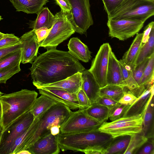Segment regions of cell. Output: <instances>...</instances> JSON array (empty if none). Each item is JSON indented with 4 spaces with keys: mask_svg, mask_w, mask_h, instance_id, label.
<instances>
[{
    "mask_svg": "<svg viewBox=\"0 0 154 154\" xmlns=\"http://www.w3.org/2000/svg\"><path fill=\"white\" fill-rule=\"evenodd\" d=\"M153 96H152L147 106L143 119L141 132L148 139L154 138Z\"/></svg>",
    "mask_w": 154,
    "mask_h": 154,
    "instance_id": "26",
    "label": "cell"
},
{
    "mask_svg": "<svg viewBox=\"0 0 154 154\" xmlns=\"http://www.w3.org/2000/svg\"><path fill=\"white\" fill-rule=\"evenodd\" d=\"M107 15L112 11L123 0H102Z\"/></svg>",
    "mask_w": 154,
    "mask_h": 154,
    "instance_id": "41",
    "label": "cell"
},
{
    "mask_svg": "<svg viewBox=\"0 0 154 154\" xmlns=\"http://www.w3.org/2000/svg\"><path fill=\"white\" fill-rule=\"evenodd\" d=\"M148 139L141 131L131 136L128 146L124 154H136Z\"/></svg>",
    "mask_w": 154,
    "mask_h": 154,
    "instance_id": "33",
    "label": "cell"
},
{
    "mask_svg": "<svg viewBox=\"0 0 154 154\" xmlns=\"http://www.w3.org/2000/svg\"><path fill=\"white\" fill-rule=\"evenodd\" d=\"M60 128L57 125L52 126L50 129L51 134L54 135H58L60 132Z\"/></svg>",
    "mask_w": 154,
    "mask_h": 154,
    "instance_id": "48",
    "label": "cell"
},
{
    "mask_svg": "<svg viewBox=\"0 0 154 154\" xmlns=\"http://www.w3.org/2000/svg\"><path fill=\"white\" fill-rule=\"evenodd\" d=\"M143 33H137L129 48L120 60L132 69L135 66L136 61L142 45Z\"/></svg>",
    "mask_w": 154,
    "mask_h": 154,
    "instance_id": "24",
    "label": "cell"
},
{
    "mask_svg": "<svg viewBox=\"0 0 154 154\" xmlns=\"http://www.w3.org/2000/svg\"><path fill=\"white\" fill-rule=\"evenodd\" d=\"M30 110L25 113L11 123L0 134V154H9L15 140L26 131L34 120Z\"/></svg>",
    "mask_w": 154,
    "mask_h": 154,
    "instance_id": "8",
    "label": "cell"
},
{
    "mask_svg": "<svg viewBox=\"0 0 154 154\" xmlns=\"http://www.w3.org/2000/svg\"><path fill=\"white\" fill-rule=\"evenodd\" d=\"M3 19V18H2V17L1 16H0V21L2 20V19Z\"/></svg>",
    "mask_w": 154,
    "mask_h": 154,
    "instance_id": "54",
    "label": "cell"
},
{
    "mask_svg": "<svg viewBox=\"0 0 154 154\" xmlns=\"http://www.w3.org/2000/svg\"><path fill=\"white\" fill-rule=\"evenodd\" d=\"M69 53L75 58L85 63L92 57L91 52L88 46L77 37H73L68 44Z\"/></svg>",
    "mask_w": 154,
    "mask_h": 154,
    "instance_id": "21",
    "label": "cell"
},
{
    "mask_svg": "<svg viewBox=\"0 0 154 154\" xmlns=\"http://www.w3.org/2000/svg\"><path fill=\"white\" fill-rule=\"evenodd\" d=\"M71 7L69 12H65L75 32L85 34L94 23L90 11V0H68Z\"/></svg>",
    "mask_w": 154,
    "mask_h": 154,
    "instance_id": "9",
    "label": "cell"
},
{
    "mask_svg": "<svg viewBox=\"0 0 154 154\" xmlns=\"http://www.w3.org/2000/svg\"><path fill=\"white\" fill-rule=\"evenodd\" d=\"M72 112L68 107L59 103L53 106L39 118L37 128L30 140L28 148L38 139L50 133L52 126L60 128Z\"/></svg>",
    "mask_w": 154,
    "mask_h": 154,
    "instance_id": "5",
    "label": "cell"
},
{
    "mask_svg": "<svg viewBox=\"0 0 154 154\" xmlns=\"http://www.w3.org/2000/svg\"><path fill=\"white\" fill-rule=\"evenodd\" d=\"M154 26V22L152 21L149 23L145 28L143 32L142 39V44L147 42L149 38V35L152 27Z\"/></svg>",
    "mask_w": 154,
    "mask_h": 154,
    "instance_id": "45",
    "label": "cell"
},
{
    "mask_svg": "<svg viewBox=\"0 0 154 154\" xmlns=\"http://www.w3.org/2000/svg\"><path fill=\"white\" fill-rule=\"evenodd\" d=\"M58 135L47 134L38 139L27 150L31 154H58L60 150Z\"/></svg>",
    "mask_w": 154,
    "mask_h": 154,
    "instance_id": "15",
    "label": "cell"
},
{
    "mask_svg": "<svg viewBox=\"0 0 154 154\" xmlns=\"http://www.w3.org/2000/svg\"><path fill=\"white\" fill-rule=\"evenodd\" d=\"M154 15V0H123L108 19H134L145 21Z\"/></svg>",
    "mask_w": 154,
    "mask_h": 154,
    "instance_id": "4",
    "label": "cell"
},
{
    "mask_svg": "<svg viewBox=\"0 0 154 154\" xmlns=\"http://www.w3.org/2000/svg\"><path fill=\"white\" fill-rule=\"evenodd\" d=\"M38 89L41 94L47 96L57 102L65 105L70 109H85L79 103L76 94L62 90L48 88L42 87Z\"/></svg>",
    "mask_w": 154,
    "mask_h": 154,
    "instance_id": "14",
    "label": "cell"
},
{
    "mask_svg": "<svg viewBox=\"0 0 154 154\" xmlns=\"http://www.w3.org/2000/svg\"><path fill=\"white\" fill-rule=\"evenodd\" d=\"M20 38L13 34H4L3 38L0 40V48L11 46L20 42Z\"/></svg>",
    "mask_w": 154,
    "mask_h": 154,
    "instance_id": "38",
    "label": "cell"
},
{
    "mask_svg": "<svg viewBox=\"0 0 154 154\" xmlns=\"http://www.w3.org/2000/svg\"><path fill=\"white\" fill-rule=\"evenodd\" d=\"M85 109L72 112L60 127V133L69 134L98 130L102 123L88 115Z\"/></svg>",
    "mask_w": 154,
    "mask_h": 154,
    "instance_id": "10",
    "label": "cell"
},
{
    "mask_svg": "<svg viewBox=\"0 0 154 154\" xmlns=\"http://www.w3.org/2000/svg\"><path fill=\"white\" fill-rule=\"evenodd\" d=\"M144 115L140 114L122 117L110 122H105L102 124L98 130L111 135L113 138L131 136L141 131Z\"/></svg>",
    "mask_w": 154,
    "mask_h": 154,
    "instance_id": "6",
    "label": "cell"
},
{
    "mask_svg": "<svg viewBox=\"0 0 154 154\" xmlns=\"http://www.w3.org/2000/svg\"><path fill=\"white\" fill-rule=\"evenodd\" d=\"M20 71V64L10 69L0 71V83L6 84L8 79Z\"/></svg>",
    "mask_w": 154,
    "mask_h": 154,
    "instance_id": "37",
    "label": "cell"
},
{
    "mask_svg": "<svg viewBox=\"0 0 154 154\" xmlns=\"http://www.w3.org/2000/svg\"><path fill=\"white\" fill-rule=\"evenodd\" d=\"M35 100L30 111L34 118H39L53 106L58 102L43 94Z\"/></svg>",
    "mask_w": 154,
    "mask_h": 154,
    "instance_id": "27",
    "label": "cell"
},
{
    "mask_svg": "<svg viewBox=\"0 0 154 154\" xmlns=\"http://www.w3.org/2000/svg\"><path fill=\"white\" fill-rule=\"evenodd\" d=\"M77 100L80 104L85 108L91 105L90 102L83 90L81 89L76 94Z\"/></svg>",
    "mask_w": 154,
    "mask_h": 154,
    "instance_id": "43",
    "label": "cell"
},
{
    "mask_svg": "<svg viewBox=\"0 0 154 154\" xmlns=\"http://www.w3.org/2000/svg\"><path fill=\"white\" fill-rule=\"evenodd\" d=\"M144 22L134 19H108L109 36L124 41L138 33Z\"/></svg>",
    "mask_w": 154,
    "mask_h": 154,
    "instance_id": "11",
    "label": "cell"
},
{
    "mask_svg": "<svg viewBox=\"0 0 154 154\" xmlns=\"http://www.w3.org/2000/svg\"><path fill=\"white\" fill-rule=\"evenodd\" d=\"M130 106L122 105L119 103L114 108L110 110L109 118L112 121L123 117Z\"/></svg>",
    "mask_w": 154,
    "mask_h": 154,
    "instance_id": "36",
    "label": "cell"
},
{
    "mask_svg": "<svg viewBox=\"0 0 154 154\" xmlns=\"http://www.w3.org/2000/svg\"><path fill=\"white\" fill-rule=\"evenodd\" d=\"M3 94V93L0 91V96L2 95Z\"/></svg>",
    "mask_w": 154,
    "mask_h": 154,
    "instance_id": "53",
    "label": "cell"
},
{
    "mask_svg": "<svg viewBox=\"0 0 154 154\" xmlns=\"http://www.w3.org/2000/svg\"><path fill=\"white\" fill-rule=\"evenodd\" d=\"M136 154H154V138L148 139L146 142L138 150Z\"/></svg>",
    "mask_w": 154,
    "mask_h": 154,
    "instance_id": "40",
    "label": "cell"
},
{
    "mask_svg": "<svg viewBox=\"0 0 154 154\" xmlns=\"http://www.w3.org/2000/svg\"><path fill=\"white\" fill-rule=\"evenodd\" d=\"M112 136L98 130L86 132L62 134L57 141L63 151L72 150L83 152L93 149H106L113 139Z\"/></svg>",
    "mask_w": 154,
    "mask_h": 154,
    "instance_id": "3",
    "label": "cell"
},
{
    "mask_svg": "<svg viewBox=\"0 0 154 154\" xmlns=\"http://www.w3.org/2000/svg\"><path fill=\"white\" fill-rule=\"evenodd\" d=\"M38 95V93L35 91L22 89L0 96L2 131L19 117L30 110Z\"/></svg>",
    "mask_w": 154,
    "mask_h": 154,
    "instance_id": "2",
    "label": "cell"
},
{
    "mask_svg": "<svg viewBox=\"0 0 154 154\" xmlns=\"http://www.w3.org/2000/svg\"><path fill=\"white\" fill-rule=\"evenodd\" d=\"M112 51L109 43H104L100 47L93 60L89 69L92 74L100 88L107 85L106 75L109 57Z\"/></svg>",
    "mask_w": 154,
    "mask_h": 154,
    "instance_id": "12",
    "label": "cell"
},
{
    "mask_svg": "<svg viewBox=\"0 0 154 154\" xmlns=\"http://www.w3.org/2000/svg\"><path fill=\"white\" fill-rule=\"evenodd\" d=\"M81 73L82 83L81 89L86 95L91 105L95 103L99 97L100 87L89 69H85Z\"/></svg>",
    "mask_w": 154,
    "mask_h": 154,
    "instance_id": "17",
    "label": "cell"
},
{
    "mask_svg": "<svg viewBox=\"0 0 154 154\" xmlns=\"http://www.w3.org/2000/svg\"><path fill=\"white\" fill-rule=\"evenodd\" d=\"M149 57L145 59L142 62L136 66L132 69L133 77L136 83L143 93L146 90L141 87L140 82L144 70L147 64Z\"/></svg>",
    "mask_w": 154,
    "mask_h": 154,
    "instance_id": "35",
    "label": "cell"
},
{
    "mask_svg": "<svg viewBox=\"0 0 154 154\" xmlns=\"http://www.w3.org/2000/svg\"><path fill=\"white\" fill-rule=\"evenodd\" d=\"M56 3L59 5L61 9L65 12H69L71 7L68 0H55Z\"/></svg>",
    "mask_w": 154,
    "mask_h": 154,
    "instance_id": "47",
    "label": "cell"
},
{
    "mask_svg": "<svg viewBox=\"0 0 154 154\" xmlns=\"http://www.w3.org/2000/svg\"><path fill=\"white\" fill-rule=\"evenodd\" d=\"M21 62V49L16 51L0 61V71L13 67Z\"/></svg>",
    "mask_w": 154,
    "mask_h": 154,
    "instance_id": "34",
    "label": "cell"
},
{
    "mask_svg": "<svg viewBox=\"0 0 154 154\" xmlns=\"http://www.w3.org/2000/svg\"><path fill=\"white\" fill-rule=\"evenodd\" d=\"M106 81L107 84L125 87L119 60L112 51L111 52L109 57Z\"/></svg>",
    "mask_w": 154,
    "mask_h": 154,
    "instance_id": "20",
    "label": "cell"
},
{
    "mask_svg": "<svg viewBox=\"0 0 154 154\" xmlns=\"http://www.w3.org/2000/svg\"><path fill=\"white\" fill-rule=\"evenodd\" d=\"M39 118H36L28 129L18 137L12 144L9 154H17L21 151L27 149L30 140L37 128Z\"/></svg>",
    "mask_w": 154,
    "mask_h": 154,
    "instance_id": "19",
    "label": "cell"
},
{
    "mask_svg": "<svg viewBox=\"0 0 154 154\" xmlns=\"http://www.w3.org/2000/svg\"><path fill=\"white\" fill-rule=\"evenodd\" d=\"M1 116H2V112H0V134L2 130V128H1Z\"/></svg>",
    "mask_w": 154,
    "mask_h": 154,
    "instance_id": "50",
    "label": "cell"
},
{
    "mask_svg": "<svg viewBox=\"0 0 154 154\" xmlns=\"http://www.w3.org/2000/svg\"><path fill=\"white\" fill-rule=\"evenodd\" d=\"M126 92L125 87L120 86L107 84L100 88V97L109 98L118 102Z\"/></svg>",
    "mask_w": 154,
    "mask_h": 154,
    "instance_id": "30",
    "label": "cell"
},
{
    "mask_svg": "<svg viewBox=\"0 0 154 154\" xmlns=\"http://www.w3.org/2000/svg\"><path fill=\"white\" fill-rule=\"evenodd\" d=\"M154 95V84L148 88L135 102L130 105L123 117L144 114L152 96Z\"/></svg>",
    "mask_w": 154,
    "mask_h": 154,
    "instance_id": "18",
    "label": "cell"
},
{
    "mask_svg": "<svg viewBox=\"0 0 154 154\" xmlns=\"http://www.w3.org/2000/svg\"><path fill=\"white\" fill-rule=\"evenodd\" d=\"M16 11L28 14H36L48 2V0H9Z\"/></svg>",
    "mask_w": 154,
    "mask_h": 154,
    "instance_id": "25",
    "label": "cell"
},
{
    "mask_svg": "<svg viewBox=\"0 0 154 154\" xmlns=\"http://www.w3.org/2000/svg\"><path fill=\"white\" fill-rule=\"evenodd\" d=\"M154 54V26L151 29L148 41L142 44L137 59L135 66Z\"/></svg>",
    "mask_w": 154,
    "mask_h": 154,
    "instance_id": "31",
    "label": "cell"
},
{
    "mask_svg": "<svg viewBox=\"0 0 154 154\" xmlns=\"http://www.w3.org/2000/svg\"><path fill=\"white\" fill-rule=\"evenodd\" d=\"M82 83V73L79 72L60 81L35 87L37 89L42 87L48 88L62 90L76 94L81 89Z\"/></svg>",
    "mask_w": 154,
    "mask_h": 154,
    "instance_id": "16",
    "label": "cell"
},
{
    "mask_svg": "<svg viewBox=\"0 0 154 154\" xmlns=\"http://www.w3.org/2000/svg\"><path fill=\"white\" fill-rule=\"evenodd\" d=\"M29 69L36 86L60 81L85 69L68 51L51 49L37 57Z\"/></svg>",
    "mask_w": 154,
    "mask_h": 154,
    "instance_id": "1",
    "label": "cell"
},
{
    "mask_svg": "<svg viewBox=\"0 0 154 154\" xmlns=\"http://www.w3.org/2000/svg\"><path fill=\"white\" fill-rule=\"evenodd\" d=\"M22 43L21 63H32L37 57L41 43L38 41L36 30L32 29L26 32L20 38Z\"/></svg>",
    "mask_w": 154,
    "mask_h": 154,
    "instance_id": "13",
    "label": "cell"
},
{
    "mask_svg": "<svg viewBox=\"0 0 154 154\" xmlns=\"http://www.w3.org/2000/svg\"><path fill=\"white\" fill-rule=\"evenodd\" d=\"M85 111L88 115L101 123L108 119L110 113L108 108L96 103L85 108Z\"/></svg>",
    "mask_w": 154,
    "mask_h": 154,
    "instance_id": "29",
    "label": "cell"
},
{
    "mask_svg": "<svg viewBox=\"0 0 154 154\" xmlns=\"http://www.w3.org/2000/svg\"><path fill=\"white\" fill-rule=\"evenodd\" d=\"M55 16V21L48 34L40 46L47 49H56L59 45L75 32L65 12L61 9Z\"/></svg>",
    "mask_w": 154,
    "mask_h": 154,
    "instance_id": "7",
    "label": "cell"
},
{
    "mask_svg": "<svg viewBox=\"0 0 154 154\" xmlns=\"http://www.w3.org/2000/svg\"><path fill=\"white\" fill-rule=\"evenodd\" d=\"M0 112H2V106L1 102H0Z\"/></svg>",
    "mask_w": 154,
    "mask_h": 154,
    "instance_id": "52",
    "label": "cell"
},
{
    "mask_svg": "<svg viewBox=\"0 0 154 154\" xmlns=\"http://www.w3.org/2000/svg\"><path fill=\"white\" fill-rule=\"evenodd\" d=\"M22 43L20 42L14 45L0 48V61L13 52L21 49Z\"/></svg>",
    "mask_w": 154,
    "mask_h": 154,
    "instance_id": "39",
    "label": "cell"
},
{
    "mask_svg": "<svg viewBox=\"0 0 154 154\" xmlns=\"http://www.w3.org/2000/svg\"><path fill=\"white\" fill-rule=\"evenodd\" d=\"M17 154H31L29 152L27 149L23 150L20 151Z\"/></svg>",
    "mask_w": 154,
    "mask_h": 154,
    "instance_id": "49",
    "label": "cell"
},
{
    "mask_svg": "<svg viewBox=\"0 0 154 154\" xmlns=\"http://www.w3.org/2000/svg\"><path fill=\"white\" fill-rule=\"evenodd\" d=\"M37 15L34 20H30L28 23L29 28L37 30L43 28L49 29L52 27L55 21V17L47 7H43Z\"/></svg>",
    "mask_w": 154,
    "mask_h": 154,
    "instance_id": "23",
    "label": "cell"
},
{
    "mask_svg": "<svg viewBox=\"0 0 154 154\" xmlns=\"http://www.w3.org/2000/svg\"><path fill=\"white\" fill-rule=\"evenodd\" d=\"M154 54L149 57L144 70L140 82V86L146 90L149 87L154 84Z\"/></svg>",
    "mask_w": 154,
    "mask_h": 154,
    "instance_id": "32",
    "label": "cell"
},
{
    "mask_svg": "<svg viewBox=\"0 0 154 154\" xmlns=\"http://www.w3.org/2000/svg\"><path fill=\"white\" fill-rule=\"evenodd\" d=\"M95 103L105 106L110 110L114 108L119 102L109 98L99 97Z\"/></svg>",
    "mask_w": 154,
    "mask_h": 154,
    "instance_id": "42",
    "label": "cell"
},
{
    "mask_svg": "<svg viewBox=\"0 0 154 154\" xmlns=\"http://www.w3.org/2000/svg\"><path fill=\"white\" fill-rule=\"evenodd\" d=\"M131 136L126 135L113 138L106 149L105 154H123L128 146Z\"/></svg>",
    "mask_w": 154,
    "mask_h": 154,
    "instance_id": "28",
    "label": "cell"
},
{
    "mask_svg": "<svg viewBox=\"0 0 154 154\" xmlns=\"http://www.w3.org/2000/svg\"><path fill=\"white\" fill-rule=\"evenodd\" d=\"M4 33L0 32V40L4 36Z\"/></svg>",
    "mask_w": 154,
    "mask_h": 154,
    "instance_id": "51",
    "label": "cell"
},
{
    "mask_svg": "<svg viewBox=\"0 0 154 154\" xmlns=\"http://www.w3.org/2000/svg\"><path fill=\"white\" fill-rule=\"evenodd\" d=\"M119 61L126 92L131 93L137 98L139 97L143 93L133 77L132 68L124 64L120 60Z\"/></svg>",
    "mask_w": 154,
    "mask_h": 154,
    "instance_id": "22",
    "label": "cell"
},
{
    "mask_svg": "<svg viewBox=\"0 0 154 154\" xmlns=\"http://www.w3.org/2000/svg\"><path fill=\"white\" fill-rule=\"evenodd\" d=\"M51 28L49 29L43 28L36 30L38 41L41 43L42 42L47 36Z\"/></svg>",
    "mask_w": 154,
    "mask_h": 154,
    "instance_id": "46",
    "label": "cell"
},
{
    "mask_svg": "<svg viewBox=\"0 0 154 154\" xmlns=\"http://www.w3.org/2000/svg\"><path fill=\"white\" fill-rule=\"evenodd\" d=\"M137 98L131 93L125 92L118 102L122 105L130 106L135 102Z\"/></svg>",
    "mask_w": 154,
    "mask_h": 154,
    "instance_id": "44",
    "label": "cell"
}]
</instances>
